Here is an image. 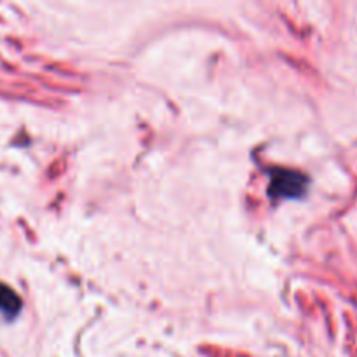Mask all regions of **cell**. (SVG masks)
<instances>
[{
	"label": "cell",
	"instance_id": "cell-1",
	"mask_svg": "<svg viewBox=\"0 0 357 357\" xmlns=\"http://www.w3.org/2000/svg\"><path fill=\"white\" fill-rule=\"evenodd\" d=\"M309 178L296 169H282L275 167L271 171V183H268V197L275 201H288L300 199L307 192Z\"/></svg>",
	"mask_w": 357,
	"mask_h": 357
},
{
	"label": "cell",
	"instance_id": "cell-2",
	"mask_svg": "<svg viewBox=\"0 0 357 357\" xmlns=\"http://www.w3.org/2000/svg\"><path fill=\"white\" fill-rule=\"evenodd\" d=\"M21 312V298L13 288L0 282V314L6 319H14Z\"/></svg>",
	"mask_w": 357,
	"mask_h": 357
}]
</instances>
